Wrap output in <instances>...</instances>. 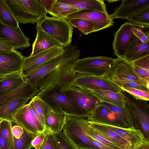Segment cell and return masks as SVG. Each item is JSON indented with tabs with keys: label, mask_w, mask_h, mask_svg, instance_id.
Returning a JSON list of instances; mask_svg holds the SVG:
<instances>
[{
	"label": "cell",
	"mask_w": 149,
	"mask_h": 149,
	"mask_svg": "<svg viewBox=\"0 0 149 149\" xmlns=\"http://www.w3.org/2000/svg\"><path fill=\"white\" fill-rule=\"evenodd\" d=\"M0 18L4 23L11 26H19L6 0H0Z\"/></svg>",
	"instance_id": "4dcf8cb0"
},
{
	"label": "cell",
	"mask_w": 149,
	"mask_h": 149,
	"mask_svg": "<svg viewBox=\"0 0 149 149\" xmlns=\"http://www.w3.org/2000/svg\"><path fill=\"white\" fill-rule=\"evenodd\" d=\"M29 103L44 126L45 115L47 111L51 108L37 95L32 98Z\"/></svg>",
	"instance_id": "1f68e13d"
},
{
	"label": "cell",
	"mask_w": 149,
	"mask_h": 149,
	"mask_svg": "<svg viewBox=\"0 0 149 149\" xmlns=\"http://www.w3.org/2000/svg\"><path fill=\"white\" fill-rule=\"evenodd\" d=\"M91 138L92 143L95 147L97 149H112L107 146L95 140L91 137Z\"/></svg>",
	"instance_id": "c3c4849f"
},
{
	"label": "cell",
	"mask_w": 149,
	"mask_h": 149,
	"mask_svg": "<svg viewBox=\"0 0 149 149\" xmlns=\"http://www.w3.org/2000/svg\"><path fill=\"white\" fill-rule=\"evenodd\" d=\"M14 49L15 45L13 42L0 37V52L10 51Z\"/></svg>",
	"instance_id": "b9f144b4"
},
{
	"label": "cell",
	"mask_w": 149,
	"mask_h": 149,
	"mask_svg": "<svg viewBox=\"0 0 149 149\" xmlns=\"http://www.w3.org/2000/svg\"><path fill=\"white\" fill-rule=\"evenodd\" d=\"M77 74L79 76L75 80L73 85L89 90H108L116 92L123 91L115 83L102 77Z\"/></svg>",
	"instance_id": "7c38bea8"
},
{
	"label": "cell",
	"mask_w": 149,
	"mask_h": 149,
	"mask_svg": "<svg viewBox=\"0 0 149 149\" xmlns=\"http://www.w3.org/2000/svg\"><path fill=\"white\" fill-rule=\"evenodd\" d=\"M46 136V133L42 132L39 133L32 141L31 148L35 149H40L44 142Z\"/></svg>",
	"instance_id": "7bdbcfd3"
},
{
	"label": "cell",
	"mask_w": 149,
	"mask_h": 149,
	"mask_svg": "<svg viewBox=\"0 0 149 149\" xmlns=\"http://www.w3.org/2000/svg\"><path fill=\"white\" fill-rule=\"evenodd\" d=\"M88 121L90 125L97 132L121 149H129L132 147L128 142L100 123L88 120Z\"/></svg>",
	"instance_id": "d4e9b609"
},
{
	"label": "cell",
	"mask_w": 149,
	"mask_h": 149,
	"mask_svg": "<svg viewBox=\"0 0 149 149\" xmlns=\"http://www.w3.org/2000/svg\"><path fill=\"white\" fill-rule=\"evenodd\" d=\"M12 122L5 120L0 121V131L9 149H14Z\"/></svg>",
	"instance_id": "d6a6232c"
},
{
	"label": "cell",
	"mask_w": 149,
	"mask_h": 149,
	"mask_svg": "<svg viewBox=\"0 0 149 149\" xmlns=\"http://www.w3.org/2000/svg\"><path fill=\"white\" fill-rule=\"evenodd\" d=\"M136 24L127 22L122 25L114 35L112 43L113 54L118 57H123L128 45L134 36L132 28Z\"/></svg>",
	"instance_id": "5bb4252c"
},
{
	"label": "cell",
	"mask_w": 149,
	"mask_h": 149,
	"mask_svg": "<svg viewBox=\"0 0 149 149\" xmlns=\"http://www.w3.org/2000/svg\"><path fill=\"white\" fill-rule=\"evenodd\" d=\"M26 80L21 72L11 74L3 78L0 80V97L18 88Z\"/></svg>",
	"instance_id": "cb8c5ba5"
},
{
	"label": "cell",
	"mask_w": 149,
	"mask_h": 149,
	"mask_svg": "<svg viewBox=\"0 0 149 149\" xmlns=\"http://www.w3.org/2000/svg\"><path fill=\"white\" fill-rule=\"evenodd\" d=\"M19 24L37 23L46 13L38 0H6Z\"/></svg>",
	"instance_id": "277c9868"
},
{
	"label": "cell",
	"mask_w": 149,
	"mask_h": 149,
	"mask_svg": "<svg viewBox=\"0 0 149 149\" xmlns=\"http://www.w3.org/2000/svg\"><path fill=\"white\" fill-rule=\"evenodd\" d=\"M134 128L139 129L149 141V106L146 100L136 99L127 92H122Z\"/></svg>",
	"instance_id": "3957f363"
},
{
	"label": "cell",
	"mask_w": 149,
	"mask_h": 149,
	"mask_svg": "<svg viewBox=\"0 0 149 149\" xmlns=\"http://www.w3.org/2000/svg\"><path fill=\"white\" fill-rule=\"evenodd\" d=\"M0 149H9L6 142L2 136L0 130Z\"/></svg>",
	"instance_id": "681fc988"
},
{
	"label": "cell",
	"mask_w": 149,
	"mask_h": 149,
	"mask_svg": "<svg viewBox=\"0 0 149 149\" xmlns=\"http://www.w3.org/2000/svg\"><path fill=\"white\" fill-rule=\"evenodd\" d=\"M66 115L49 109L44 117V125L46 133L56 134L62 132L65 124Z\"/></svg>",
	"instance_id": "d6986e66"
},
{
	"label": "cell",
	"mask_w": 149,
	"mask_h": 149,
	"mask_svg": "<svg viewBox=\"0 0 149 149\" xmlns=\"http://www.w3.org/2000/svg\"><path fill=\"white\" fill-rule=\"evenodd\" d=\"M132 65L136 72L139 76L146 82L149 83V70Z\"/></svg>",
	"instance_id": "f6af8a7d"
},
{
	"label": "cell",
	"mask_w": 149,
	"mask_h": 149,
	"mask_svg": "<svg viewBox=\"0 0 149 149\" xmlns=\"http://www.w3.org/2000/svg\"><path fill=\"white\" fill-rule=\"evenodd\" d=\"M84 149H96L88 148H85Z\"/></svg>",
	"instance_id": "f5cc1de1"
},
{
	"label": "cell",
	"mask_w": 149,
	"mask_h": 149,
	"mask_svg": "<svg viewBox=\"0 0 149 149\" xmlns=\"http://www.w3.org/2000/svg\"><path fill=\"white\" fill-rule=\"evenodd\" d=\"M54 85L41 91L38 96L54 111L66 115L87 118L89 115L77 105L60 89Z\"/></svg>",
	"instance_id": "7a4b0ae2"
},
{
	"label": "cell",
	"mask_w": 149,
	"mask_h": 149,
	"mask_svg": "<svg viewBox=\"0 0 149 149\" xmlns=\"http://www.w3.org/2000/svg\"><path fill=\"white\" fill-rule=\"evenodd\" d=\"M116 84L120 88L123 87L131 88L144 91L149 92V88L144 85L139 84L135 82L118 83Z\"/></svg>",
	"instance_id": "60d3db41"
},
{
	"label": "cell",
	"mask_w": 149,
	"mask_h": 149,
	"mask_svg": "<svg viewBox=\"0 0 149 149\" xmlns=\"http://www.w3.org/2000/svg\"><path fill=\"white\" fill-rule=\"evenodd\" d=\"M79 10L72 6L56 0L49 14L54 17L65 19L68 16Z\"/></svg>",
	"instance_id": "f1b7e54d"
},
{
	"label": "cell",
	"mask_w": 149,
	"mask_h": 149,
	"mask_svg": "<svg viewBox=\"0 0 149 149\" xmlns=\"http://www.w3.org/2000/svg\"><path fill=\"white\" fill-rule=\"evenodd\" d=\"M64 52L62 46H55L33 56L25 57L21 72L24 76L47 61L63 54Z\"/></svg>",
	"instance_id": "9a60e30c"
},
{
	"label": "cell",
	"mask_w": 149,
	"mask_h": 149,
	"mask_svg": "<svg viewBox=\"0 0 149 149\" xmlns=\"http://www.w3.org/2000/svg\"><path fill=\"white\" fill-rule=\"evenodd\" d=\"M12 131L13 136L16 139H19L24 133V129L20 126L17 125L12 127Z\"/></svg>",
	"instance_id": "7dc6e473"
},
{
	"label": "cell",
	"mask_w": 149,
	"mask_h": 149,
	"mask_svg": "<svg viewBox=\"0 0 149 149\" xmlns=\"http://www.w3.org/2000/svg\"><path fill=\"white\" fill-rule=\"evenodd\" d=\"M122 91H124L131 95L136 99L147 101L149 100V92H146L133 88H121Z\"/></svg>",
	"instance_id": "f35d334b"
},
{
	"label": "cell",
	"mask_w": 149,
	"mask_h": 149,
	"mask_svg": "<svg viewBox=\"0 0 149 149\" xmlns=\"http://www.w3.org/2000/svg\"></svg>",
	"instance_id": "db71d44e"
},
{
	"label": "cell",
	"mask_w": 149,
	"mask_h": 149,
	"mask_svg": "<svg viewBox=\"0 0 149 149\" xmlns=\"http://www.w3.org/2000/svg\"><path fill=\"white\" fill-rule=\"evenodd\" d=\"M99 123L106 128L115 132L128 142L132 147H137L147 140L139 129L132 128H123L108 124Z\"/></svg>",
	"instance_id": "ac0fdd59"
},
{
	"label": "cell",
	"mask_w": 149,
	"mask_h": 149,
	"mask_svg": "<svg viewBox=\"0 0 149 149\" xmlns=\"http://www.w3.org/2000/svg\"><path fill=\"white\" fill-rule=\"evenodd\" d=\"M114 59L105 56L78 58L73 64L74 73L102 77L111 67Z\"/></svg>",
	"instance_id": "ba28073f"
},
{
	"label": "cell",
	"mask_w": 149,
	"mask_h": 149,
	"mask_svg": "<svg viewBox=\"0 0 149 149\" xmlns=\"http://www.w3.org/2000/svg\"><path fill=\"white\" fill-rule=\"evenodd\" d=\"M149 55V41L142 42L134 35L132 38L123 58L132 62Z\"/></svg>",
	"instance_id": "44dd1931"
},
{
	"label": "cell",
	"mask_w": 149,
	"mask_h": 149,
	"mask_svg": "<svg viewBox=\"0 0 149 149\" xmlns=\"http://www.w3.org/2000/svg\"><path fill=\"white\" fill-rule=\"evenodd\" d=\"M39 133H33L24 130V133L19 139L13 137L14 149H31L32 140Z\"/></svg>",
	"instance_id": "836d02e7"
},
{
	"label": "cell",
	"mask_w": 149,
	"mask_h": 149,
	"mask_svg": "<svg viewBox=\"0 0 149 149\" xmlns=\"http://www.w3.org/2000/svg\"><path fill=\"white\" fill-rule=\"evenodd\" d=\"M87 119L90 121L99 123L123 128H130L121 118L101 103Z\"/></svg>",
	"instance_id": "2e32d148"
},
{
	"label": "cell",
	"mask_w": 149,
	"mask_h": 149,
	"mask_svg": "<svg viewBox=\"0 0 149 149\" xmlns=\"http://www.w3.org/2000/svg\"><path fill=\"white\" fill-rule=\"evenodd\" d=\"M148 4H149V0H123L120 5L115 8L110 16L113 19H127L132 13Z\"/></svg>",
	"instance_id": "ffe728a7"
},
{
	"label": "cell",
	"mask_w": 149,
	"mask_h": 149,
	"mask_svg": "<svg viewBox=\"0 0 149 149\" xmlns=\"http://www.w3.org/2000/svg\"><path fill=\"white\" fill-rule=\"evenodd\" d=\"M30 99L19 97L2 104L0 107V120H6L13 122L15 113Z\"/></svg>",
	"instance_id": "603a6c76"
},
{
	"label": "cell",
	"mask_w": 149,
	"mask_h": 149,
	"mask_svg": "<svg viewBox=\"0 0 149 149\" xmlns=\"http://www.w3.org/2000/svg\"><path fill=\"white\" fill-rule=\"evenodd\" d=\"M102 77L115 84L133 82L149 88V83L140 77L136 72L132 62L123 57L114 59L111 67Z\"/></svg>",
	"instance_id": "8992f818"
},
{
	"label": "cell",
	"mask_w": 149,
	"mask_h": 149,
	"mask_svg": "<svg viewBox=\"0 0 149 149\" xmlns=\"http://www.w3.org/2000/svg\"><path fill=\"white\" fill-rule=\"evenodd\" d=\"M79 10H93L108 13L106 6L102 0H58Z\"/></svg>",
	"instance_id": "484cf974"
},
{
	"label": "cell",
	"mask_w": 149,
	"mask_h": 149,
	"mask_svg": "<svg viewBox=\"0 0 149 149\" xmlns=\"http://www.w3.org/2000/svg\"><path fill=\"white\" fill-rule=\"evenodd\" d=\"M82 123L84 131L88 136L112 149H121L97 132L90 125L87 118H82Z\"/></svg>",
	"instance_id": "83f0119b"
},
{
	"label": "cell",
	"mask_w": 149,
	"mask_h": 149,
	"mask_svg": "<svg viewBox=\"0 0 149 149\" xmlns=\"http://www.w3.org/2000/svg\"><path fill=\"white\" fill-rule=\"evenodd\" d=\"M64 48L63 54L45 62L24 76L25 79L38 88L57 72L61 64L80 55V50L75 46L70 44Z\"/></svg>",
	"instance_id": "6da1fadb"
},
{
	"label": "cell",
	"mask_w": 149,
	"mask_h": 149,
	"mask_svg": "<svg viewBox=\"0 0 149 149\" xmlns=\"http://www.w3.org/2000/svg\"><path fill=\"white\" fill-rule=\"evenodd\" d=\"M40 149H58L54 134L46 133L44 141Z\"/></svg>",
	"instance_id": "ab89813d"
},
{
	"label": "cell",
	"mask_w": 149,
	"mask_h": 149,
	"mask_svg": "<svg viewBox=\"0 0 149 149\" xmlns=\"http://www.w3.org/2000/svg\"><path fill=\"white\" fill-rule=\"evenodd\" d=\"M129 22L141 25L149 26V4L141 8L127 19Z\"/></svg>",
	"instance_id": "f546056e"
},
{
	"label": "cell",
	"mask_w": 149,
	"mask_h": 149,
	"mask_svg": "<svg viewBox=\"0 0 149 149\" xmlns=\"http://www.w3.org/2000/svg\"><path fill=\"white\" fill-rule=\"evenodd\" d=\"M58 149H77L63 132L54 134Z\"/></svg>",
	"instance_id": "74e56055"
},
{
	"label": "cell",
	"mask_w": 149,
	"mask_h": 149,
	"mask_svg": "<svg viewBox=\"0 0 149 149\" xmlns=\"http://www.w3.org/2000/svg\"><path fill=\"white\" fill-rule=\"evenodd\" d=\"M102 102H107L118 107H124L125 102L121 92H116L108 90H90Z\"/></svg>",
	"instance_id": "4316f807"
},
{
	"label": "cell",
	"mask_w": 149,
	"mask_h": 149,
	"mask_svg": "<svg viewBox=\"0 0 149 149\" xmlns=\"http://www.w3.org/2000/svg\"><path fill=\"white\" fill-rule=\"evenodd\" d=\"M132 63L139 67L149 70V55L140 58Z\"/></svg>",
	"instance_id": "ee69618b"
},
{
	"label": "cell",
	"mask_w": 149,
	"mask_h": 149,
	"mask_svg": "<svg viewBox=\"0 0 149 149\" xmlns=\"http://www.w3.org/2000/svg\"><path fill=\"white\" fill-rule=\"evenodd\" d=\"M37 35L32 45V50L30 56L48 50L55 46H62L61 44L51 36L39 28H36Z\"/></svg>",
	"instance_id": "7402d4cb"
},
{
	"label": "cell",
	"mask_w": 149,
	"mask_h": 149,
	"mask_svg": "<svg viewBox=\"0 0 149 149\" xmlns=\"http://www.w3.org/2000/svg\"><path fill=\"white\" fill-rule=\"evenodd\" d=\"M80 18L92 22L94 27V32L110 27L114 25V22L108 13L93 10H79L68 16L67 20Z\"/></svg>",
	"instance_id": "8fae6325"
},
{
	"label": "cell",
	"mask_w": 149,
	"mask_h": 149,
	"mask_svg": "<svg viewBox=\"0 0 149 149\" xmlns=\"http://www.w3.org/2000/svg\"><path fill=\"white\" fill-rule=\"evenodd\" d=\"M40 4L44 8L46 14L50 12L56 0H38Z\"/></svg>",
	"instance_id": "bcb514c9"
},
{
	"label": "cell",
	"mask_w": 149,
	"mask_h": 149,
	"mask_svg": "<svg viewBox=\"0 0 149 149\" xmlns=\"http://www.w3.org/2000/svg\"><path fill=\"white\" fill-rule=\"evenodd\" d=\"M101 103L121 118L129 127L134 128L128 111L125 106L124 107H121L107 102H102Z\"/></svg>",
	"instance_id": "e575fe53"
},
{
	"label": "cell",
	"mask_w": 149,
	"mask_h": 149,
	"mask_svg": "<svg viewBox=\"0 0 149 149\" xmlns=\"http://www.w3.org/2000/svg\"><path fill=\"white\" fill-rule=\"evenodd\" d=\"M149 26L136 24L132 28L134 35L142 42H146L149 41Z\"/></svg>",
	"instance_id": "8d00e7d4"
},
{
	"label": "cell",
	"mask_w": 149,
	"mask_h": 149,
	"mask_svg": "<svg viewBox=\"0 0 149 149\" xmlns=\"http://www.w3.org/2000/svg\"><path fill=\"white\" fill-rule=\"evenodd\" d=\"M129 149H138V146L136 147H131Z\"/></svg>",
	"instance_id": "816d5d0a"
},
{
	"label": "cell",
	"mask_w": 149,
	"mask_h": 149,
	"mask_svg": "<svg viewBox=\"0 0 149 149\" xmlns=\"http://www.w3.org/2000/svg\"><path fill=\"white\" fill-rule=\"evenodd\" d=\"M138 149H149V141L146 140L138 146Z\"/></svg>",
	"instance_id": "f907efd6"
},
{
	"label": "cell",
	"mask_w": 149,
	"mask_h": 149,
	"mask_svg": "<svg viewBox=\"0 0 149 149\" xmlns=\"http://www.w3.org/2000/svg\"><path fill=\"white\" fill-rule=\"evenodd\" d=\"M68 21L72 26L77 28L85 35L94 32V25L89 21L80 18L71 19Z\"/></svg>",
	"instance_id": "d590c367"
},
{
	"label": "cell",
	"mask_w": 149,
	"mask_h": 149,
	"mask_svg": "<svg viewBox=\"0 0 149 149\" xmlns=\"http://www.w3.org/2000/svg\"><path fill=\"white\" fill-rule=\"evenodd\" d=\"M36 28L46 33L63 47L69 45L71 42L73 28L65 19L49 17L46 15L37 23Z\"/></svg>",
	"instance_id": "5b68a950"
},
{
	"label": "cell",
	"mask_w": 149,
	"mask_h": 149,
	"mask_svg": "<svg viewBox=\"0 0 149 149\" xmlns=\"http://www.w3.org/2000/svg\"><path fill=\"white\" fill-rule=\"evenodd\" d=\"M60 89L89 116L102 102L90 90L76 85L62 86Z\"/></svg>",
	"instance_id": "9c48e42d"
},
{
	"label": "cell",
	"mask_w": 149,
	"mask_h": 149,
	"mask_svg": "<svg viewBox=\"0 0 149 149\" xmlns=\"http://www.w3.org/2000/svg\"><path fill=\"white\" fill-rule=\"evenodd\" d=\"M82 118L67 115L63 132L77 149H96L92 143L91 137L84 131Z\"/></svg>",
	"instance_id": "52a82bcc"
},
{
	"label": "cell",
	"mask_w": 149,
	"mask_h": 149,
	"mask_svg": "<svg viewBox=\"0 0 149 149\" xmlns=\"http://www.w3.org/2000/svg\"><path fill=\"white\" fill-rule=\"evenodd\" d=\"M16 50L0 52V80L11 74L21 72L24 59Z\"/></svg>",
	"instance_id": "4fadbf2b"
},
{
	"label": "cell",
	"mask_w": 149,
	"mask_h": 149,
	"mask_svg": "<svg viewBox=\"0 0 149 149\" xmlns=\"http://www.w3.org/2000/svg\"><path fill=\"white\" fill-rule=\"evenodd\" d=\"M13 122L28 132H45L44 126L29 103L25 104L14 115Z\"/></svg>",
	"instance_id": "30bf717a"
},
{
	"label": "cell",
	"mask_w": 149,
	"mask_h": 149,
	"mask_svg": "<svg viewBox=\"0 0 149 149\" xmlns=\"http://www.w3.org/2000/svg\"><path fill=\"white\" fill-rule=\"evenodd\" d=\"M0 37L13 43L15 50L23 49L30 45V39L27 37L19 26L13 27L4 23L0 18Z\"/></svg>",
	"instance_id": "e0dca14e"
}]
</instances>
